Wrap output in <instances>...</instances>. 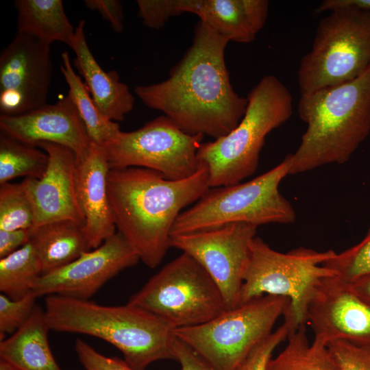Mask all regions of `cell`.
<instances>
[{"instance_id":"6da1fadb","label":"cell","mask_w":370,"mask_h":370,"mask_svg":"<svg viewBox=\"0 0 370 370\" xmlns=\"http://www.w3.org/2000/svg\"><path fill=\"white\" fill-rule=\"evenodd\" d=\"M229 42L199 21L192 45L169 77L137 86L136 95L188 134L214 139L227 135L240 123L247 106V98L239 96L230 82L225 61Z\"/></svg>"},{"instance_id":"7a4b0ae2","label":"cell","mask_w":370,"mask_h":370,"mask_svg":"<svg viewBox=\"0 0 370 370\" xmlns=\"http://www.w3.org/2000/svg\"><path fill=\"white\" fill-rule=\"evenodd\" d=\"M107 186L116 227L145 265L158 267L171 247V232L183 210L210 188L206 166L179 180L140 167L110 169Z\"/></svg>"},{"instance_id":"3957f363","label":"cell","mask_w":370,"mask_h":370,"mask_svg":"<svg viewBox=\"0 0 370 370\" xmlns=\"http://www.w3.org/2000/svg\"><path fill=\"white\" fill-rule=\"evenodd\" d=\"M298 114L307 127L288 174L345 163L370 132V66L352 81L300 95Z\"/></svg>"},{"instance_id":"277c9868","label":"cell","mask_w":370,"mask_h":370,"mask_svg":"<svg viewBox=\"0 0 370 370\" xmlns=\"http://www.w3.org/2000/svg\"><path fill=\"white\" fill-rule=\"evenodd\" d=\"M44 310L50 330L102 339L116 347L135 370L173 359V330L140 307L103 306L53 295L46 297Z\"/></svg>"},{"instance_id":"5b68a950","label":"cell","mask_w":370,"mask_h":370,"mask_svg":"<svg viewBox=\"0 0 370 370\" xmlns=\"http://www.w3.org/2000/svg\"><path fill=\"white\" fill-rule=\"evenodd\" d=\"M245 113L227 135L202 143L198 160L209 173L210 188L242 182L257 169L265 138L286 122L293 113V98L275 75L264 76L250 91Z\"/></svg>"},{"instance_id":"8992f818","label":"cell","mask_w":370,"mask_h":370,"mask_svg":"<svg viewBox=\"0 0 370 370\" xmlns=\"http://www.w3.org/2000/svg\"><path fill=\"white\" fill-rule=\"evenodd\" d=\"M291 161L288 154L277 166L248 182L210 188L193 206L180 214L171 236L234 223L257 227L293 223L295 210L279 191L281 181L289 173Z\"/></svg>"},{"instance_id":"52a82bcc","label":"cell","mask_w":370,"mask_h":370,"mask_svg":"<svg viewBox=\"0 0 370 370\" xmlns=\"http://www.w3.org/2000/svg\"><path fill=\"white\" fill-rule=\"evenodd\" d=\"M336 253L299 247L281 253L255 236L241 291L240 305L271 295L285 297L289 306L283 315L291 330L307 321V310L316 288L327 277L335 276L323 264Z\"/></svg>"},{"instance_id":"ba28073f","label":"cell","mask_w":370,"mask_h":370,"mask_svg":"<svg viewBox=\"0 0 370 370\" xmlns=\"http://www.w3.org/2000/svg\"><path fill=\"white\" fill-rule=\"evenodd\" d=\"M319 23L297 71L300 95L352 81L370 66V10L338 5Z\"/></svg>"},{"instance_id":"9c48e42d","label":"cell","mask_w":370,"mask_h":370,"mask_svg":"<svg viewBox=\"0 0 370 370\" xmlns=\"http://www.w3.org/2000/svg\"><path fill=\"white\" fill-rule=\"evenodd\" d=\"M127 303L154 314L173 330L204 324L227 310L217 284L185 252L152 276Z\"/></svg>"},{"instance_id":"30bf717a","label":"cell","mask_w":370,"mask_h":370,"mask_svg":"<svg viewBox=\"0 0 370 370\" xmlns=\"http://www.w3.org/2000/svg\"><path fill=\"white\" fill-rule=\"evenodd\" d=\"M289 303L285 297L265 295L227 310L204 324L175 329L173 334L214 370H236L273 332Z\"/></svg>"},{"instance_id":"8fae6325","label":"cell","mask_w":370,"mask_h":370,"mask_svg":"<svg viewBox=\"0 0 370 370\" xmlns=\"http://www.w3.org/2000/svg\"><path fill=\"white\" fill-rule=\"evenodd\" d=\"M204 137L184 132L164 115L136 130L121 131L104 149L110 169L145 168L179 180L199 169L197 151Z\"/></svg>"},{"instance_id":"7c38bea8","label":"cell","mask_w":370,"mask_h":370,"mask_svg":"<svg viewBox=\"0 0 370 370\" xmlns=\"http://www.w3.org/2000/svg\"><path fill=\"white\" fill-rule=\"evenodd\" d=\"M257 226L234 223L171 236V247L195 258L219 286L227 310L240 305L241 291Z\"/></svg>"},{"instance_id":"4fadbf2b","label":"cell","mask_w":370,"mask_h":370,"mask_svg":"<svg viewBox=\"0 0 370 370\" xmlns=\"http://www.w3.org/2000/svg\"><path fill=\"white\" fill-rule=\"evenodd\" d=\"M51 44L18 33L0 55L1 114H23L47 104L53 64Z\"/></svg>"},{"instance_id":"5bb4252c","label":"cell","mask_w":370,"mask_h":370,"mask_svg":"<svg viewBox=\"0 0 370 370\" xmlns=\"http://www.w3.org/2000/svg\"><path fill=\"white\" fill-rule=\"evenodd\" d=\"M139 260L124 237L116 232L98 247L42 274L35 282L32 292L36 297L56 295L88 300L108 280Z\"/></svg>"},{"instance_id":"9a60e30c","label":"cell","mask_w":370,"mask_h":370,"mask_svg":"<svg viewBox=\"0 0 370 370\" xmlns=\"http://www.w3.org/2000/svg\"><path fill=\"white\" fill-rule=\"evenodd\" d=\"M327 344L343 340L370 346V304L335 276L323 278L309 303L307 321Z\"/></svg>"},{"instance_id":"2e32d148","label":"cell","mask_w":370,"mask_h":370,"mask_svg":"<svg viewBox=\"0 0 370 370\" xmlns=\"http://www.w3.org/2000/svg\"><path fill=\"white\" fill-rule=\"evenodd\" d=\"M49 156L44 175L39 179L25 178L23 182L34 210L32 230L48 223L69 220L84 225V216L77 186V162L75 153L68 147L40 143Z\"/></svg>"},{"instance_id":"e0dca14e","label":"cell","mask_w":370,"mask_h":370,"mask_svg":"<svg viewBox=\"0 0 370 370\" xmlns=\"http://www.w3.org/2000/svg\"><path fill=\"white\" fill-rule=\"evenodd\" d=\"M0 130L1 134L32 147L47 142L68 147L77 162L84 158L92 143L69 94L56 104L23 114H1Z\"/></svg>"},{"instance_id":"ac0fdd59","label":"cell","mask_w":370,"mask_h":370,"mask_svg":"<svg viewBox=\"0 0 370 370\" xmlns=\"http://www.w3.org/2000/svg\"><path fill=\"white\" fill-rule=\"evenodd\" d=\"M109 171L104 148L91 143L77 168V193L85 220L82 227L90 249L116 233L107 186Z\"/></svg>"},{"instance_id":"d6986e66","label":"cell","mask_w":370,"mask_h":370,"mask_svg":"<svg viewBox=\"0 0 370 370\" xmlns=\"http://www.w3.org/2000/svg\"><path fill=\"white\" fill-rule=\"evenodd\" d=\"M183 12L196 14L229 41L249 43L264 27L267 0H181Z\"/></svg>"},{"instance_id":"ffe728a7","label":"cell","mask_w":370,"mask_h":370,"mask_svg":"<svg viewBox=\"0 0 370 370\" xmlns=\"http://www.w3.org/2000/svg\"><path fill=\"white\" fill-rule=\"evenodd\" d=\"M84 29L82 20L70 46L76 56L75 64L100 112L111 121H121L132 110L134 97L115 71L106 72L99 66L89 49Z\"/></svg>"},{"instance_id":"44dd1931","label":"cell","mask_w":370,"mask_h":370,"mask_svg":"<svg viewBox=\"0 0 370 370\" xmlns=\"http://www.w3.org/2000/svg\"><path fill=\"white\" fill-rule=\"evenodd\" d=\"M49 330L45 310L36 305L20 328L1 340V359L16 370H62L49 347Z\"/></svg>"},{"instance_id":"7402d4cb","label":"cell","mask_w":370,"mask_h":370,"mask_svg":"<svg viewBox=\"0 0 370 370\" xmlns=\"http://www.w3.org/2000/svg\"><path fill=\"white\" fill-rule=\"evenodd\" d=\"M83 226L62 220L32 230L30 242L40 262L42 274L63 267L90 250Z\"/></svg>"},{"instance_id":"603a6c76","label":"cell","mask_w":370,"mask_h":370,"mask_svg":"<svg viewBox=\"0 0 370 370\" xmlns=\"http://www.w3.org/2000/svg\"><path fill=\"white\" fill-rule=\"evenodd\" d=\"M17 32L46 43L60 41L71 45L74 29L61 0H16Z\"/></svg>"},{"instance_id":"cb8c5ba5","label":"cell","mask_w":370,"mask_h":370,"mask_svg":"<svg viewBox=\"0 0 370 370\" xmlns=\"http://www.w3.org/2000/svg\"><path fill=\"white\" fill-rule=\"evenodd\" d=\"M61 72L69 86L71 96L84 125L90 141L101 147L113 143L121 133L119 125L106 117L92 100L86 84L75 73L69 55H62Z\"/></svg>"},{"instance_id":"d4e9b609","label":"cell","mask_w":370,"mask_h":370,"mask_svg":"<svg viewBox=\"0 0 370 370\" xmlns=\"http://www.w3.org/2000/svg\"><path fill=\"white\" fill-rule=\"evenodd\" d=\"M287 341L268 370H341L325 341L314 337L309 342L305 324L291 331Z\"/></svg>"},{"instance_id":"484cf974","label":"cell","mask_w":370,"mask_h":370,"mask_svg":"<svg viewBox=\"0 0 370 370\" xmlns=\"http://www.w3.org/2000/svg\"><path fill=\"white\" fill-rule=\"evenodd\" d=\"M42 269L34 248L29 242L0 259V291L12 299H18L32 292Z\"/></svg>"},{"instance_id":"4316f807","label":"cell","mask_w":370,"mask_h":370,"mask_svg":"<svg viewBox=\"0 0 370 370\" xmlns=\"http://www.w3.org/2000/svg\"><path fill=\"white\" fill-rule=\"evenodd\" d=\"M49 156L45 151L0 135V184L18 177L40 178L45 173Z\"/></svg>"},{"instance_id":"83f0119b","label":"cell","mask_w":370,"mask_h":370,"mask_svg":"<svg viewBox=\"0 0 370 370\" xmlns=\"http://www.w3.org/2000/svg\"><path fill=\"white\" fill-rule=\"evenodd\" d=\"M34 210L23 182L0 184V230H32Z\"/></svg>"},{"instance_id":"f1b7e54d","label":"cell","mask_w":370,"mask_h":370,"mask_svg":"<svg viewBox=\"0 0 370 370\" xmlns=\"http://www.w3.org/2000/svg\"><path fill=\"white\" fill-rule=\"evenodd\" d=\"M323 265L333 271L338 280L348 284L370 275V227L359 243L336 253Z\"/></svg>"},{"instance_id":"f546056e","label":"cell","mask_w":370,"mask_h":370,"mask_svg":"<svg viewBox=\"0 0 370 370\" xmlns=\"http://www.w3.org/2000/svg\"><path fill=\"white\" fill-rule=\"evenodd\" d=\"M36 297L32 292L18 299L0 295V336L4 339L20 328L29 318L36 307Z\"/></svg>"},{"instance_id":"4dcf8cb0","label":"cell","mask_w":370,"mask_h":370,"mask_svg":"<svg viewBox=\"0 0 370 370\" xmlns=\"http://www.w3.org/2000/svg\"><path fill=\"white\" fill-rule=\"evenodd\" d=\"M291 329L284 322L258 344L236 370H268V365L275 348L287 339Z\"/></svg>"},{"instance_id":"1f68e13d","label":"cell","mask_w":370,"mask_h":370,"mask_svg":"<svg viewBox=\"0 0 370 370\" xmlns=\"http://www.w3.org/2000/svg\"><path fill=\"white\" fill-rule=\"evenodd\" d=\"M328 347L341 370H370V346L335 340Z\"/></svg>"},{"instance_id":"d6a6232c","label":"cell","mask_w":370,"mask_h":370,"mask_svg":"<svg viewBox=\"0 0 370 370\" xmlns=\"http://www.w3.org/2000/svg\"><path fill=\"white\" fill-rule=\"evenodd\" d=\"M138 16L145 25L162 27L172 16L183 13L180 0H138Z\"/></svg>"},{"instance_id":"836d02e7","label":"cell","mask_w":370,"mask_h":370,"mask_svg":"<svg viewBox=\"0 0 370 370\" xmlns=\"http://www.w3.org/2000/svg\"><path fill=\"white\" fill-rule=\"evenodd\" d=\"M75 349L85 370H135L125 360L104 356L81 339L76 340Z\"/></svg>"},{"instance_id":"e575fe53","label":"cell","mask_w":370,"mask_h":370,"mask_svg":"<svg viewBox=\"0 0 370 370\" xmlns=\"http://www.w3.org/2000/svg\"><path fill=\"white\" fill-rule=\"evenodd\" d=\"M173 360L180 365V370H214L196 351L175 336L172 343Z\"/></svg>"},{"instance_id":"d590c367","label":"cell","mask_w":370,"mask_h":370,"mask_svg":"<svg viewBox=\"0 0 370 370\" xmlns=\"http://www.w3.org/2000/svg\"><path fill=\"white\" fill-rule=\"evenodd\" d=\"M86 6L99 12L117 33L123 31L124 14L122 3L117 0H86Z\"/></svg>"},{"instance_id":"8d00e7d4","label":"cell","mask_w":370,"mask_h":370,"mask_svg":"<svg viewBox=\"0 0 370 370\" xmlns=\"http://www.w3.org/2000/svg\"><path fill=\"white\" fill-rule=\"evenodd\" d=\"M31 236V230H0V259L26 245Z\"/></svg>"},{"instance_id":"74e56055","label":"cell","mask_w":370,"mask_h":370,"mask_svg":"<svg viewBox=\"0 0 370 370\" xmlns=\"http://www.w3.org/2000/svg\"><path fill=\"white\" fill-rule=\"evenodd\" d=\"M338 5H352L363 10H370V0H325L316 8L315 12L330 11Z\"/></svg>"},{"instance_id":"f35d334b","label":"cell","mask_w":370,"mask_h":370,"mask_svg":"<svg viewBox=\"0 0 370 370\" xmlns=\"http://www.w3.org/2000/svg\"><path fill=\"white\" fill-rule=\"evenodd\" d=\"M348 285L354 293L370 304V275Z\"/></svg>"},{"instance_id":"ab89813d","label":"cell","mask_w":370,"mask_h":370,"mask_svg":"<svg viewBox=\"0 0 370 370\" xmlns=\"http://www.w3.org/2000/svg\"><path fill=\"white\" fill-rule=\"evenodd\" d=\"M0 370H16L11 364L7 361L1 359L0 360Z\"/></svg>"}]
</instances>
